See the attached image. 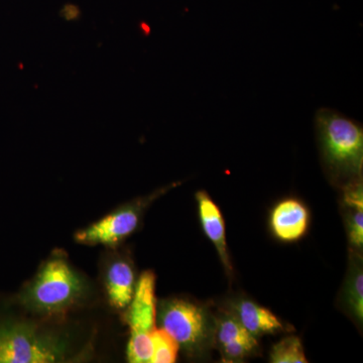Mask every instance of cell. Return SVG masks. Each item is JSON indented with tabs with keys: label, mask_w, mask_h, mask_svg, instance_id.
<instances>
[{
	"label": "cell",
	"mask_w": 363,
	"mask_h": 363,
	"mask_svg": "<svg viewBox=\"0 0 363 363\" xmlns=\"http://www.w3.org/2000/svg\"><path fill=\"white\" fill-rule=\"evenodd\" d=\"M83 291L78 274L64 259L48 262L23 294L26 307L42 313L60 312L77 300Z\"/></svg>",
	"instance_id": "obj_2"
},
{
	"label": "cell",
	"mask_w": 363,
	"mask_h": 363,
	"mask_svg": "<svg viewBox=\"0 0 363 363\" xmlns=\"http://www.w3.org/2000/svg\"><path fill=\"white\" fill-rule=\"evenodd\" d=\"M307 207L297 199H285L278 203L271 214L272 233L279 240L292 242L305 235L309 226Z\"/></svg>",
	"instance_id": "obj_7"
},
{
	"label": "cell",
	"mask_w": 363,
	"mask_h": 363,
	"mask_svg": "<svg viewBox=\"0 0 363 363\" xmlns=\"http://www.w3.org/2000/svg\"><path fill=\"white\" fill-rule=\"evenodd\" d=\"M259 343L257 338L252 337L240 339V340L233 341L220 345L222 357L227 362H240L245 357L253 354L257 350Z\"/></svg>",
	"instance_id": "obj_15"
},
{
	"label": "cell",
	"mask_w": 363,
	"mask_h": 363,
	"mask_svg": "<svg viewBox=\"0 0 363 363\" xmlns=\"http://www.w3.org/2000/svg\"><path fill=\"white\" fill-rule=\"evenodd\" d=\"M152 353L150 363H173L178 355L179 344L164 329H155L152 335Z\"/></svg>",
	"instance_id": "obj_12"
},
{
	"label": "cell",
	"mask_w": 363,
	"mask_h": 363,
	"mask_svg": "<svg viewBox=\"0 0 363 363\" xmlns=\"http://www.w3.org/2000/svg\"><path fill=\"white\" fill-rule=\"evenodd\" d=\"M60 14H61L64 20L71 21L78 20V18H80L81 11L79 7L74 6V4H66V6L62 9Z\"/></svg>",
	"instance_id": "obj_17"
},
{
	"label": "cell",
	"mask_w": 363,
	"mask_h": 363,
	"mask_svg": "<svg viewBox=\"0 0 363 363\" xmlns=\"http://www.w3.org/2000/svg\"><path fill=\"white\" fill-rule=\"evenodd\" d=\"M105 281L111 304L117 309L128 308L135 291V272L130 262L114 260L107 269Z\"/></svg>",
	"instance_id": "obj_10"
},
{
	"label": "cell",
	"mask_w": 363,
	"mask_h": 363,
	"mask_svg": "<svg viewBox=\"0 0 363 363\" xmlns=\"http://www.w3.org/2000/svg\"><path fill=\"white\" fill-rule=\"evenodd\" d=\"M150 199L140 200L128 206L121 208L99 221L91 224L75 234V240L86 245L116 247L135 233L140 224L143 208Z\"/></svg>",
	"instance_id": "obj_6"
},
{
	"label": "cell",
	"mask_w": 363,
	"mask_h": 363,
	"mask_svg": "<svg viewBox=\"0 0 363 363\" xmlns=\"http://www.w3.org/2000/svg\"><path fill=\"white\" fill-rule=\"evenodd\" d=\"M345 302L351 314L358 321L363 319V274L362 264H357L350 272L345 288Z\"/></svg>",
	"instance_id": "obj_11"
},
{
	"label": "cell",
	"mask_w": 363,
	"mask_h": 363,
	"mask_svg": "<svg viewBox=\"0 0 363 363\" xmlns=\"http://www.w3.org/2000/svg\"><path fill=\"white\" fill-rule=\"evenodd\" d=\"M59 338L26 324H0V363H50L65 359Z\"/></svg>",
	"instance_id": "obj_4"
},
{
	"label": "cell",
	"mask_w": 363,
	"mask_h": 363,
	"mask_svg": "<svg viewBox=\"0 0 363 363\" xmlns=\"http://www.w3.org/2000/svg\"><path fill=\"white\" fill-rule=\"evenodd\" d=\"M128 319L130 328L128 362H150L152 335L156 329L157 319L156 276L154 272H145L138 279L130 304Z\"/></svg>",
	"instance_id": "obj_5"
},
{
	"label": "cell",
	"mask_w": 363,
	"mask_h": 363,
	"mask_svg": "<svg viewBox=\"0 0 363 363\" xmlns=\"http://www.w3.org/2000/svg\"><path fill=\"white\" fill-rule=\"evenodd\" d=\"M196 199H197L200 220H201L204 233L216 247L226 272L231 274L233 266H231L228 250H227L225 225H224L220 209L205 191H199L196 194Z\"/></svg>",
	"instance_id": "obj_8"
},
{
	"label": "cell",
	"mask_w": 363,
	"mask_h": 363,
	"mask_svg": "<svg viewBox=\"0 0 363 363\" xmlns=\"http://www.w3.org/2000/svg\"><path fill=\"white\" fill-rule=\"evenodd\" d=\"M250 333L240 324V322L233 314L223 315L215 323L214 337L219 345L252 337ZM255 337V336H253Z\"/></svg>",
	"instance_id": "obj_14"
},
{
	"label": "cell",
	"mask_w": 363,
	"mask_h": 363,
	"mask_svg": "<svg viewBox=\"0 0 363 363\" xmlns=\"http://www.w3.org/2000/svg\"><path fill=\"white\" fill-rule=\"evenodd\" d=\"M160 323L180 347L190 353L206 350L214 338L215 324L201 306L171 298L160 306Z\"/></svg>",
	"instance_id": "obj_3"
},
{
	"label": "cell",
	"mask_w": 363,
	"mask_h": 363,
	"mask_svg": "<svg viewBox=\"0 0 363 363\" xmlns=\"http://www.w3.org/2000/svg\"><path fill=\"white\" fill-rule=\"evenodd\" d=\"M231 314L255 338L286 330L284 324L274 313L252 301H236Z\"/></svg>",
	"instance_id": "obj_9"
},
{
	"label": "cell",
	"mask_w": 363,
	"mask_h": 363,
	"mask_svg": "<svg viewBox=\"0 0 363 363\" xmlns=\"http://www.w3.org/2000/svg\"><path fill=\"white\" fill-rule=\"evenodd\" d=\"M347 231L351 245L362 250L363 245V206H348Z\"/></svg>",
	"instance_id": "obj_16"
},
{
	"label": "cell",
	"mask_w": 363,
	"mask_h": 363,
	"mask_svg": "<svg viewBox=\"0 0 363 363\" xmlns=\"http://www.w3.org/2000/svg\"><path fill=\"white\" fill-rule=\"evenodd\" d=\"M315 130L325 171L336 183L362 177V123L331 108L318 109Z\"/></svg>",
	"instance_id": "obj_1"
},
{
	"label": "cell",
	"mask_w": 363,
	"mask_h": 363,
	"mask_svg": "<svg viewBox=\"0 0 363 363\" xmlns=\"http://www.w3.org/2000/svg\"><path fill=\"white\" fill-rule=\"evenodd\" d=\"M272 363H306L304 347L300 338L289 336L277 343L271 351Z\"/></svg>",
	"instance_id": "obj_13"
}]
</instances>
